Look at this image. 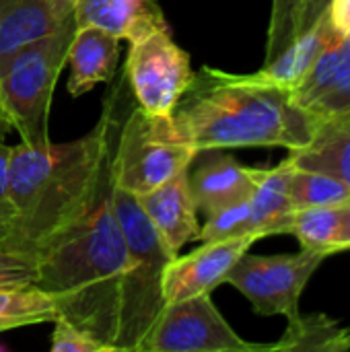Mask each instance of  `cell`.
<instances>
[{
    "label": "cell",
    "mask_w": 350,
    "mask_h": 352,
    "mask_svg": "<svg viewBox=\"0 0 350 352\" xmlns=\"http://www.w3.org/2000/svg\"><path fill=\"white\" fill-rule=\"evenodd\" d=\"M76 21L19 54L0 70V105L8 124L25 144H47L50 107L58 76L68 62Z\"/></svg>",
    "instance_id": "277c9868"
},
{
    "label": "cell",
    "mask_w": 350,
    "mask_h": 352,
    "mask_svg": "<svg viewBox=\"0 0 350 352\" xmlns=\"http://www.w3.org/2000/svg\"><path fill=\"white\" fill-rule=\"evenodd\" d=\"M177 130L198 148L309 146L318 128L291 89L260 72L233 74L202 66L171 111Z\"/></svg>",
    "instance_id": "3957f363"
},
{
    "label": "cell",
    "mask_w": 350,
    "mask_h": 352,
    "mask_svg": "<svg viewBox=\"0 0 350 352\" xmlns=\"http://www.w3.org/2000/svg\"><path fill=\"white\" fill-rule=\"evenodd\" d=\"M76 27L93 25L130 43L155 33L169 31L157 0H76Z\"/></svg>",
    "instance_id": "5bb4252c"
},
{
    "label": "cell",
    "mask_w": 350,
    "mask_h": 352,
    "mask_svg": "<svg viewBox=\"0 0 350 352\" xmlns=\"http://www.w3.org/2000/svg\"><path fill=\"white\" fill-rule=\"evenodd\" d=\"M120 58V37L93 27H76L70 47L68 62L72 74L68 78V93L80 97L89 93L97 82L111 80Z\"/></svg>",
    "instance_id": "9a60e30c"
},
{
    "label": "cell",
    "mask_w": 350,
    "mask_h": 352,
    "mask_svg": "<svg viewBox=\"0 0 350 352\" xmlns=\"http://www.w3.org/2000/svg\"><path fill=\"white\" fill-rule=\"evenodd\" d=\"M326 14H328V23L338 33L350 37V0H330Z\"/></svg>",
    "instance_id": "4316f807"
},
{
    "label": "cell",
    "mask_w": 350,
    "mask_h": 352,
    "mask_svg": "<svg viewBox=\"0 0 350 352\" xmlns=\"http://www.w3.org/2000/svg\"><path fill=\"white\" fill-rule=\"evenodd\" d=\"M0 122H6L8 124V120H6V116H4V111H2V105H0ZM10 126V124H8Z\"/></svg>",
    "instance_id": "f1b7e54d"
},
{
    "label": "cell",
    "mask_w": 350,
    "mask_h": 352,
    "mask_svg": "<svg viewBox=\"0 0 350 352\" xmlns=\"http://www.w3.org/2000/svg\"><path fill=\"white\" fill-rule=\"evenodd\" d=\"M241 235H256L250 229V198L208 214L206 223L200 227L202 241H221Z\"/></svg>",
    "instance_id": "603a6c76"
},
{
    "label": "cell",
    "mask_w": 350,
    "mask_h": 352,
    "mask_svg": "<svg viewBox=\"0 0 350 352\" xmlns=\"http://www.w3.org/2000/svg\"><path fill=\"white\" fill-rule=\"evenodd\" d=\"M291 95L311 118L318 134L350 132V37L328 21L320 52Z\"/></svg>",
    "instance_id": "ba28073f"
},
{
    "label": "cell",
    "mask_w": 350,
    "mask_h": 352,
    "mask_svg": "<svg viewBox=\"0 0 350 352\" xmlns=\"http://www.w3.org/2000/svg\"><path fill=\"white\" fill-rule=\"evenodd\" d=\"M340 206H303L293 208L287 233L295 235L301 248L320 252L326 258L338 254Z\"/></svg>",
    "instance_id": "d6986e66"
},
{
    "label": "cell",
    "mask_w": 350,
    "mask_h": 352,
    "mask_svg": "<svg viewBox=\"0 0 350 352\" xmlns=\"http://www.w3.org/2000/svg\"><path fill=\"white\" fill-rule=\"evenodd\" d=\"M326 21H328V16L324 12L311 27L301 31L278 54H274L272 58H266V64L258 72L281 87L293 89L305 76V72L309 70V66L314 64V60L322 47Z\"/></svg>",
    "instance_id": "ac0fdd59"
},
{
    "label": "cell",
    "mask_w": 350,
    "mask_h": 352,
    "mask_svg": "<svg viewBox=\"0 0 350 352\" xmlns=\"http://www.w3.org/2000/svg\"><path fill=\"white\" fill-rule=\"evenodd\" d=\"M256 241H260L258 235L204 241L200 250H194L182 258L175 256L163 274L165 303L182 301L194 295H210L219 285H225L229 270Z\"/></svg>",
    "instance_id": "30bf717a"
},
{
    "label": "cell",
    "mask_w": 350,
    "mask_h": 352,
    "mask_svg": "<svg viewBox=\"0 0 350 352\" xmlns=\"http://www.w3.org/2000/svg\"><path fill=\"white\" fill-rule=\"evenodd\" d=\"M350 351V328L324 314L299 316L270 352H344Z\"/></svg>",
    "instance_id": "e0dca14e"
},
{
    "label": "cell",
    "mask_w": 350,
    "mask_h": 352,
    "mask_svg": "<svg viewBox=\"0 0 350 352\" xmlns=\"http://www.w3.org/2000/svg\"><path fill=\"white\" fill-rule=\"evenodd\" d=\"M270 352L245 342L219 314L210 295L165 303L140 352Z\"/></svg>",
    "instance_id": "52a82bcc"
},
{
    "label": "cell",
    "mask_w": 350,
    "mask_h": 352,
    "mask_svg": "<svg viewBox=\"0 0 350 352\" xmlns=\"http://www.w3.org/2000/svg\"><path fill=\"white\" fill-rule=\"evenodd\" d=\"M56 318L58 311L54 307V301L33 283L0 289V332L47 324Z\"/></svg>",
    "instance_id": "ffe728a7"
},
{
    "label": "cell",
    "mask_w": 350,
    "mask_h": 352,
    "mask_svg": "<svg viewBox=\"0 0 350 352\" xmlns=\"http://www.w3.org/2000/svg\"><path fill=\"white\" fill-rule=\"evenodd\" d=\"M295 167L334 175L350 186V132L318 134L316 140L287 157Z\"/></svg>",
    "instance_id": "44dd1931"
},
{
    "label": "cell",
    "mask_w": 350,
    "mask_h": 352,
    "mask_svg": "<svg viewBox=\"0 0 350 352\" xmlns=\"http://www.w3.org/2000/svg\"><path fill=\"white\" fill-rule=\"evenodd\" d=\"M124 76L138 107L149 113L171 116L194 70L188 52L171 39V33L155 31L130 43Z\"/></svg>",
    "instance_id": "9c48e42d"
},
{
    "label": "cell",
    "mask_w": 350,
    "mask_h": 352,
    "mask_svg": "<svg viewBox=\"0 0 350 352\" xmlns=\"http://www.w3.org/2000/svg\"><path fill=\"white\" fill-rule=\"evenodd\" d=\"M124 76L109 93L95 128L64 144L12 146L8 173V210L0 221L4 252L35 264L43 243L78 210L101 155L118 132L124 113Z\"/></svg>",
    "instance_id": "7a4b0ae2"
},
{
    "label": "cell",
    "mask_w": 350,
    "mask_h": 352,
    "mask_svg": "<svg viewBox=\"0 0 350 352\" xmlns=\"http://www.w3.org/2000/svg\"><path fill=\"white\" fill-rule=\"evenodd\" d=\"M138 202L167 248L177 254L186 243L200 239L198 208L188 182V167L138 196Z\"/></svg>",
    "instance_id": "4fadbf2b"
},
{
    "label": "cell",
    "mask_w": 350,
    "mask_h": 352,
    "mask_svg": "<svg viewBox=\"0 0 350 352\" xmlns=\"http://www.w3.org/2000/svg\"><path fill=\"white\" fill-rule=\"evenodd\" d=\"M188 182L196 208L208 217L248 200L256 188V169L243 167L223 148H204L188 165Z\"/></svg>",
    "instance_id": "8fae6325"
},
{
    "label": "cell",
    "mask_w": 350,
    "mask_h": 352,
    "mask_svg": "<svg viewBox=\"0 0 350 352\" xmlns=\"http://www.w3.org/2000/svg\"><path fill=\"white\" fill-rule=\"evenodd\" d=\"M33 280H35V264L4 252L0 245V285L19 287V285H31Z\"/></svg>",
    "instance_id": "d4e9b609"
},
{
    "label": "cell",
    "mask_w": 350,
    "mask_h": 352,
    "mask_svg": "<svg viewBox=\"0 0 350 352\" xmlns=\"http://www.w3.org/2000/svg\"><path fill=\"white\" fill-rule=\"evenodd\" d=\"M289 194H291L293 208L342 206L350 200V186L334 175L311 171V169H301L293 165L291 177H289Z\"/></svg>",
    "instance_id": "7402d4cb"
},
{
    "label": "cell",
    "mask_w": 350,
    "mask_h": 352,
    "mask_svg": "<svg viewBox=\"0 0 350 352\" xmlns=\"http://www.w3.org/2000/svg\"><path fill=\"white\" fill-rule=\"evenodd\" d=\"M196 153L198 148L177 130L171 116L134 107L122 120L116 138L111 157L113 184L142 196L186 169Z\"/></svg>",
    "instance_id": "5b68a950"
},
{
    "label": "cell",
    "mask_w": 350,
    "mask_h": 352,
    "mask_svg": "<svg viewBox=\"0 0 350 352\" xmlns=\"http://www.w3.org/2000/svg\"><path fill=\"white\" fill-rule=\"evenodd\" d=\"M8 128L6 122H0V221L6 217L8 210V173H10V155L12 146L4 144L2 134Z\"/></svg>",
    "instance_id": "484cf974"
},
{
    "label": "cell",
    "mask_w": 350,
    "mask_h": 352,
    "mask_svg": "<svg viewBox=\"0 0 350 352\" xmlns=\"http://www.w3.org/2000/svg\"><path fill=\"white\" fill-rule=\"evenodd\" d=\"M118 132L78 210L39 250L33 285L54 301L58 318L107 352H140L165 307L163 274L177 254L167 248L138 196L113 184Z\"/></svg>",
    "instance_id": "6da1fadb"
},
{
    "label": "cell",
    "mask_w": 350,
    "mask_h": 352,
    "mask_svg": "<svg viewBox=\"0 0 350 352\" xmlns=\"http://www.w3.org/2000/svg\"><path fill=\"white\" fill-rule=\"evenodd\" d=\"M326 260L324 254L301 248L299 254L256 256L245 252L225 276L260 316H285L299 320V299L309 278Z\"/></svg>",
    "instance_id": "8992f818"
},
{
    "label": "cell",
    "mask_w": 350,
    "mask_h": 352,
    "mask_svg": "<svg viewBox=\"0 0 350 352\" xmlns=\"http://www.w3.org/2000/svg\"><path fill=\"white\" fill-rule=\"evenodd\" d=\"M338 254L350 250V200L340 206V231H338Z\"/></svg>",
    "instance_id": "83f0119b"
},
{
    "label": "cell",
    "mask_w": 350,
    "mask_h": 352,
    "mask_svg": "<svg viewBox=\"0 0 350 352\" xmlns=\"http://www.w3.org/2000/svg\"><path fill=\"white\" fill-rule=\"evenodd\" d=\"M291 161L272 169H256V188L250 196V229L260 239L287 233L293 202L289 194Z\"/></svg>",
    "instance_id": "2e32d148"
},
{
    "label": "cell",
    "mask_w": 350,
    "mask_h": 352,
    "mask_svg": "<svg viewBox=\"0 0 350 352\" xmlns=\"http://www.w3.org/2000/svg\"><path fill=\"white\" fill-rule=\"evenodd\" d=\"M76 0H0V70L23 47L74 21Z\"/></svg>",
    "instance_id": "7c38bea8"
},
{
    "label": "cell",
    "mask_w": 350,
    "mask_h": 352,
    "mask_svg": "<svg viewBox=\"0 0 350 352\" xmlns=\"http://www.w3.org/2000/svg\"><path fill=\"white\" fill-rule=\"evenodd\" d=\"M52 352H107V349L66 322L64 318L54 320V332H52V342H50Z\"/></svg>",
    "instance_id": "cb8c5ba5"
}]
</instances>
